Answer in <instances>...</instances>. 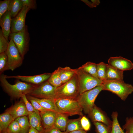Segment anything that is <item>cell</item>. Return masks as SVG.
Returning a JSON list of instances; mask_svg holds the SVG:
<instances>
[{
  "label": "cell",
  "instance_id": "6da1fadb",
  "mask_svg": "<svg viewBox=\"0 0 133 133\" xmlns=\"http://www.w3.org/2000/svg\"><path fill=\"white\" fill-rule=\"evenodd\" d=\"M5 75H0L1 84L5 91L13 99H19L24 95H29L36 85L18 79L13 84H10L7 81Z\"/></svg>",
  "mask_w": 133,
  "mask_h": 133
},
{
  "label": "cell",
  "instance_id": "7a4b0ae2",
  "mask_svg": "<svg viewBox=\"0 0 133 133\" xmlns=\"http://www.w3.org/2000/svg\"><path fill=\"white\" fill-rule=\"evenodd\" d=\"M55 99H76L80 94L77 76L76 73L69 81L57 88Z\"/></svg>",
  "mask_w": 133,
  "mask_h": 133
},
{
  "label": "cell",
  "instance_id": "3957f363",
  "mask_svg": "<svg viewBox=\"0 0 133 133\" xmlns=\"http://www.w3.org/2000/svg\"><path fill=\"white\" fill-rule=\"evenodd\" d=\"M101 85L103 90L111 92L125 101L128 96L133 92V86L123 81L108 80L103 81Z\"/></svg>",
  "mask_w": 133,
  "mask_h": 133
},
{
  "label": "cell",
  "instance_id": "277c9868",
  "mask_svg": "<svg viewBox=\"0 0 133 133\" xmlns=\"http://www.w3.org/2000/svg\"><path fill=\"white\" fill-rule=\"evenodd\" d=\"M54 101L57 112L68 116L82 115L83 109L77 100L55 99Z\"/></svg>",
  "mask_w": 133,
  "mask_h": 133
},
{
  "label": "cell",
  "instance_id": "5b68a950",
  "mask_svg": "<svg viewBox=\"0 0 133 133\" xmlns=\"http://www.w3.org/2000/svg\"><path fill=\"white\" fill-rule=\"evenodd\" d=\"M102 90L103 88L101 85L79 95L77 100L85 114L89 115L90 113L95 104V101L97 96Z\"/></svg>",
  "mask_w": 133,
  "mask_h": 133
},
{
  "label": "cell",
  "instance_id": "8992f818",
  "mask_svg": "<svg viewBox=\"0 0 133 133\" xmlns=\"http://www.w3.org/2000/svg\"><path fill=\"white\" fill-rule=\"evenodd\" d=\"M80 94L101 85L103 81L83 71L79 67L76 69Z\"/></svg>",
  "mask_w": 133,
  "mask_h": 133
},
{
  "label": "cell",
  "instance_id": "52a82bcc",
  "mask_svg": "<svg viewBox=\"0 0 133 133\" xmlns=\"http://www.w3.org/2000/svg\"><path fill=\"white\" fill-rule=\"evenodd\" d=\"M18 50L21 55L24 58L29 49L30 41L29 34L27 26L26 25L22 31L11 33L9 36Z\"/></svg>",
  "mask_w": 133,
  "mask_h": 133
},
{
  "label": "cell",
  "instance_id": "ba28073f",
  "mask_svg": "<svg viewBox=\"0 0 133 133\" xmlns=\"http://www.w3.org/2000/svg\"><path fill=\"white\" fill-rule=\"evenodd\" d=\"M6 52L8 58V69L13 71L22 64L24 58L11 39Z\"/></svg>",
  "mask_w": 133,
  "mask_h": 133
},
{
  "label": "cell",
  "instance_id": "9c48e42d",
  "mask_svg": "<svg viewBox=\"0 0 133 133\" xmlns=\"http://www.w3.org/2000/svg\"><path fill=\"white\" fill-rule=\"evenodd\" d=\"M56 88L47 81L40 84L36 85L29 95L38 98L54 100Z\"/></svg>",
  "mask_w": 133,
  "mask_h": 133
},
{
  "label": "cell",
  "instance_id": "30bf717a",
  "mask_svg": "<svg viewBox=\"0 0 133 133\" xmlns=\"http://www.w3.org/2000/svg\"><path fill=\"white\" fill-rule=\"evenodd\" d=\"M30 9L24 6L17 16L12 19L11 24V33L21 31L25 28V19L26 14Z\"/></svg>",
  "mask_w": 133,
  "mask_h": 133
},
{
  "label": "cell",
  "instance_id": "8fae6325",
  "mask_svg": "<svg viewBox=\"0 0 133 133\" xmlns=\"http://www.w3.org/2000/svg\"><path fill=\"white\" fill-rule=\"evenodd\" d=\"M51 73H46L41 74L30 76L17 75L8 76L5 75L6 79L15 78L25 82L35 85L41 84L47 81L50 77Z\"/></svg>",
  "mask_w": 133,
  "mask_h": 133
},
{
  "label": "cell",
  "instance_id": "7c38bea8",
  "mask_svg": "<svg viewBox=\"0 0 133 133\" xmlns=\"http://www.w3.org/2000/svg\"><path fill=\"white\" fill-rule=\"evenodd\" d=\"M108 61L110 66L123 71L130 70L133 68L132 62L121 56L111 57Z\"/></svg>",
  "mask_w": 133,
  "mask_h": 133
},
{
  "label": "cell",
  "instance_id": "4fadbf2b",
  "mask_svg": "<svg viewBox=\"0 0 133 133\" xmlns=\"http://www.w3.org/2000/svg\"><path fill=\"white\" fill-rule=\"evenodd\" d=\"M88 115L93 122H101L111 127L112 121L104 112L95 104Z\"/></svg>",
  "mask_w": 133,
  "mask_h": 133
},
{
  "label": "cell",
  "instance_id": "5bb4252c",
  "mask_svg": "<svg viewBox=\"0 0 133 133\" xmlns=\"http://www.w3.org/2000/svg\"><path fill=\"white\" fill-rule=\"evenodd\" d=\"M21 99L20 101L5 111L10 114L15 119L20 116L28 115V112L23 101Z\"/></svg>",
  "mask_w": 133,
  "mask_h": 133
},
{
  "label": "cell",
  "instance_id": "9a60e30c",
  "mask_svg": "<svg viewBox=\"0 0 133 133\" xmlns=\"http://www.w3.org/2000/svg\"><path fill=\"white\" fill-rule=\"evenodd\" d=\"M57 112L47 110L40 112L41 122L44 129H47L54 126Z\"/></svg>",
  "mask_w": 133,
  "mask_h": 133
},
{
  "label": "cell",
  "instance_id": "2e32d148",
  "mask_svg": "<svg viewBox=\"0 0 133 133\" xmlns=\"http://www.w3.org/2000/svg\"><path fill=\"white\" fill-rule=\"evenodd\" d=\"M12 19L10 12L8 11L5 13L0 18V25L2 34L8 40V37L11 33Z\"/></svg>",
  "mask_w": 133,
  "mask_h": 133
},
{
  "label": "cell",
  "instance_id": "e0dca14e",
  "mask_svg": "<svg viewBox=\"0 0 133 133\" xmlns=\"http://www.w3.org/2000/svg\"><path fill=\"white\" fill-rule=\"evenodd\" d=\"M123 71L118 69L107 64L106 80L123 81Z\"/></svg>",
  "mask_w": 133,
  "mask_h": 133
},
{
  "label": "cell",
  "instance_id": "ac0fdd59",
  "mask_svg": "<svg viewBox=\"0 0 133 133\" xmlns=\"http://www.w3.org/2000/svg\"><path fill=\"white\" fill-rule=\"evenodd\" d=\"M28 116L31 127L36 129L40 133L42 132L44 129L42 125L40 113L28 112Z\"/></svg>",
  "mask_w": 133,
  "mask_h": 133
},
{
  "label": "cell",
  "instance_id": "d6986e66",
  "mask_svg": "<svg viewBox=\"0 0 133 133\" xmlns=\"http://www.w3.org/2000/svg\"><path fill=\"white\" fill-rule=\"evenodd\" d=\"M15 119L8 113L5 111L0 115V133H7V128Z\"/></svg>",
  "mask_w": 133,
  "mask_h": 133
},
{
  "label": "cell",
  "instance_id": "ffe728a7",
  "mask_svg": "<svg viewBox=\"0 0 133 133\" xmlns=\"http://www.w3.org/2000/svg\"><path fill=\"white\" fill-rule=\"evenodd\" d=\"M58 68L62 84L70 80L76 74V69H72L68 66L59 67Z\"/></svg>",
  "mask_w": 133,
  "mask_h": 133
},
{
  "label": "cell",
  "instance_id": "44dd1931",
  "mask_svg": "<svg viewBox=\"0 0 133 133\" xmlns=\"http://www.w3.org/2000/svg\"><path fill=\"white\" fill-rule=\"evenodd\" d=\"M24 6L21 0H10L8 11L10 12L11 18L16 17Z\"/></svg>",
  "mask_w": 133,
  "mask_h": 133
},
{
  "label": "cell",
  "instance_id": "7402d4cb",
  "mask_svg": "<svg viewBox=\"0 0 133 133\" xmlns=\"http://www.w3.org/2000/svg\"><path fill=\"white\" fill-rule=\"evenodd\" d=\"M68 116L57 112L54 126L61 131H65L68 121Z\"/></svg>",
  "mask_w": 133,
  "mask_h": 133
},
{
  "label": "cell",
  "instance_id": "603a6c76",
  "mask_svg": "<svg viewBox=\"0 0 133 133\" xmlns=\"http://www.w3.org/2000/svg\"><path fill=\"white\" fill-rule=\"evenodd\" d=\"M43 107L49 110L56 112L54 100L49 99H39L31 96Z\"/></svg>",
  "mask_w": 133,
  "mask_h": 133
},
{
  "label": "cell",
  "instance_id": "cb8c5ba5",
  "mask_svg": "<svg viewBox=\"0 0 133 133\" xmlns=\"http://www.w3.org/2000/svg\"><path fill=\"white\" fill-rule=\"evenodd\" d=\"M81 117H80L77 119H69L67 125L66 131L69 133L75 131L83 130L81 124Z\"/></svg>",
  "mask_w": 133,
  "mask_h": 133
},
{
  "label": "cell",
  "instance_id": "d4e9b609",
  "mask_svg": "<svg viewBox=\"0 0 133 133\" xmlns=\"http://www.w3.org/2000/svg\"><path fill=\"white\" fill-rule=\"evenodd\" d=\"M118 116L117 112H112L111 115L112 121L110 133H127L126 132H124L121 127L118 120Z\"/></svg>",
  "mask_w": 133,
  "mask_h": 133
},
{
  "label": "cell",
  "instance_id": "484cf974",
  "mask_svg": "<svg viewBox=\"0 0 133 133\" xmlns=\"http://www.w3.org/2000/svg\"><path fill=\"white\" fill-rule=\"evenodd\" d=\"M28 116H24L17 118L19 126L21 133H28L31 127Z\"/></svg>",
  "mask_w": 133,
  "mask_h": 133
},
{
  "label": "cell",
  "instance_id": "4316f807",
  "mask_svg": "<svg viewBox=\"0 0 133 133\" xmlns=\"http://www.w3.org/2000/svg\"><path fill=\"white\" fill-rule=\"evenodd\" d=\"M79 67L91 75L98 78L97 74V64L95 63L88 62Z\"/></svg>",
  "mask_w": 133,
  "mask_h": 133
},
{
  "label": "cell",
  "instance_id": "83f0119b",
  "mask_svg": "<svg viewBox=\"0 0 133 133\" xmlns=\"http://www.w3.org/2000/svg\"><path fill=\"white\" fill-rule=\"evenodd\" d=\"M47 81L51 85L56 88L60 86L62 84L58 68L51 73Z\"/></svg>",
  "mask_w": 133,
  "mask_h": 133
},
{
  "label": "cell",
  "instance_id": "f1b7e54d",
  "mask_svg": "<svg viewBox=\"0 0 133 133\" xmlns=\"http://www.w3.org/2000/svg\"><path fill=\"white\" fill-rule=\"evenodd\" d=\"M107 64L103 62L97 64V74L98 78L101 81L106 80V73Z\"/></svg>",
  "mask_w": 133,
  "mask_h": 133
},
{
  "label": "cell",
  "instance_id": "f546056e",
  "mask_svg": "<svg viewBox=\"0 0 133 133\" xmlns=\"http://www.w3.org/2000/svg\"><path fill=\"white\" fill-rule=\"evenodd\" d=\"M97 133H110L111 127L100 122H94Z\"/></svg>",
  "mask_w": 133,
  "mask_h": 133
},
{
  "label": "cell",
  "instance_id": "4dcf8cb0",
  "mask_svg": "<svg viewBox=\"0 0 133 133\" xmlns=\"http://www.w3.org/2000/svg\"><path fill=\"white\" fill-rule=\"evenodd\" d=\"M8 69V58L6 52L0 54V75Z\"/></svg>",
  "mask_w": 133,
  "mask_h": 133
},
{
  "label": "cell",
  "instance_id": "1f68e13d",
  "mask_svg": "<svg viewBox=\"0 0 133 133\" xmlns=\"http://www.w3.org/2000/svg\"><path fill=\"white\" fill-rule=\"evenodd\" d=\"M9 42L3 35L1 29L0 30V53L6 52Z\"/></svg>",
  "mask_w": 133,
  "mask_h": 133
},
{
  "label": "cell",
  "instance_id": "d6a6232c",
  "mask_svg": "<svg viewBox=\"0 0 133 133\" xmlns=\"http://www.w3.org/2000/svg\"><path fill=\"white\" fill-rule=\"evenodd\" d=\"M7 133H21L18 123L15 119L11 123L8 127Z\"/></svg>",
  "mask_w": 133,
  "mask_h": 133
},
{
  "label": "cell",
  "instance_id": "836d02e7",
  "mask_svg": "<svg viewBox=\"0 0 133 133\" xmlns=\"http://www.w3.org/2000/svg\"><path fill=\"white\" fill-rule=\"evenodd\" d=\"M125 121L123 129L125 130L127 133H133V117L126 118Z\"/></svg>",
  "mask_w": 133,
  "mask_h": 133
},
{
  "label": "cell",
  "instance_id": "e575fe53",
  "mask_svg": "<svg viewBox=\"0 0 133 133\" xmlns=\"http://www.w3.org/2000/svg\"><path fill=\"white\" fill-rule=\"evenodd\" d=\"M26 97L28 100L30 102L34 108L40 112H43L47 110L42 107L36 101L33 99L31 96L26 95Z\"/></svg>",
  "mask_w": 133,
  "mask_h": 133
},
{
  "label": "cell",
  "instance_id": "d590c367",
  "mask_svg": "<svg viewBox=\"0 0 133 133\" xmlns=\"http://www.w3.org/2000/svg\"><path fill=\"white\" fill-rule=\"evenodd\" d=\"M21 98L23 101L28 112H35L37 113H40L39 111L34 108L31 103L27 99L26 95H23Z\"/></svg>",
  "mask_w": 133,
  "mask_h": 133
},
{
  "label": "cell",
  "instance_id": "8d00e7d4",
  "mask_svg": "<svg viewBox=\"0 0 133 133\" xmlns=\"http://www.w3.org/2000/svg\"><path fill=\"white\" fill-rule=\"evenodd\" d=\"M10 0H5L0 1V18L8 11Z\"/></svg>",
  "mask_w": 133,
  "mask_h": 133
},
{
  "label": "cell",
  "instance_id": "74e56055",
  "mask_svg": "<svg viewBox=\"0 0 133 133\" xmlns=\"http://www.w3.org/2000/svg\"><path fill=\"white\" fill-rule=\"evenodd\" d=\"M81 124L83 130L88 131L91 128V124L89 121L85 116H83L81 120Z\"/></svg>",
  "mask_w": 133,
  "mask_h": 133
},
{
  "label": "cell",
  "instance_id": "f35d334b",
  "mask_svg": "<svg viewBox=\"0 0 133 133\" xmlns=\"http://www.w3.org/2000/svg\"><path fill=\"white\" fill-rule=\"evenodd\" d=\"M24 6H26L30 9H36V3L35 0H21Z\"/></svg>",
  "mask_w": 133,
  "mask_h": 133
},
{
  "label": "cell",
  "instance_id": "ab89813d",
  "mask_svg": "<svg viewBox=\"0 0 133 133\" xmlns=\"http://www.w3.org/2000/svg\"><path fill=\"white\" fill-rule=\"evenodd\" d=\"M40 133H63V132L53 126L48 129H44Z\"/></svg>",
  "mask_w": 133,
  "mask_h": 133
},
{
  "label": "cell",
  "instance_id": "60d3db41",
  "mask_svg": "<svg viewBox=\"0 0 133 133\" xmlns=\"http://www.w3.org/2000/svg\"><path fill=\"white\" fill-rule=\"evenodd\" d=\"M82 1L84 2L87 5L90 7H96V6L93 3L87 0H82Z\"/></svg>",
  "mask_w": 133,
  "mask_h": 133
},
{
  "label": "cell",
  "instance_id": "b9f144b4",
  "mask_svg": "<svg viewBox=\"0 0 133 133\" xmlns=\"http://www.w3.org/2000/svg\"><path fill=\"white\" fill-rule=\"evenodd\" d=\"M28 133H40L36 129L32 127H31Z\"/></svg>",
  "mask_w": 133,
  "mask_h": 133
},
{
  "label": "cell",
  "instance_id": "7bdbcfd3",
  "mask_svg": "<svg viewBox=\"0 0 133 133\" xmlns=\"http://www.w3.org/2000/svg\"><path fill=\"white\" fill-rule=\"evenodd\" d=\"M69 133H86V131L83 130H79L71 132Z\"/></svg>",
  "mask_w": 133,
  "mask_h": 133
},
{
  "label": "cell",
  "instance_id": "ee69618b",
  "mask_svg": "<svg viewBox=\"0 0 133 133\" xmlns=\"http://www.w3.org/2000/svg\"><path fill=\"white\" fill-rule=\"evenodd\" d=\"M92 3L94 4L96 6L98 5L100 3V1L99 0H91Z\"/></svg>",
  "mask_w": 133,
  "mask_h": 133
},
{
  "label": "cell",
  "instance_id": "f6af8a7d",
  "mask_svg": "<svg viewBox=\"0 0 133 133\" xmlns=\"http://www.w3.org/2000/svg\"><path fill=\"white\" fill-rule=\"evenodd\" d=\"M63 133H69L65 131H64V132H63Z\"/></svg>",
  "mask_w": 133,
  "mask_h": 133
}]
</instances>
